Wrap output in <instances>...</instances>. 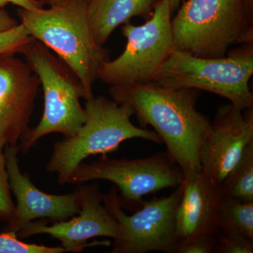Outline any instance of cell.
<instances>
[{"label":"cell","mask_w":253,"mask_h":253,"mask_svg":"<svg viewBox=\"0 0 253 253\" xmlns=\"http://www.w3.org/2000/svg\"><path fill=\"white\" fill-rule=\"evenodd\" d=\"M111 99L130 105L141 127L152 126L184 174L201 172V151L211 126L198 111L201 91L153 82L111 86Z\"/></svg>","instance_id":"cell-1"},{"label":"cell","mask_w":253,"mask_h":253,"mask_svg":"<svg viewBox=\"0 0 253 253\" xmlns=\"http://www.w3.org/2000/svg\"><path fill=\"white\" fill-rule=\"evenodd\" d=\"M88 0H62L48 9L18 7L16 14L28 34L51 49L70 66L83 84L84 99L94 97L93 86L109 52L96 44L89 24Z\"/></svg>","instance_id":"cell-2"},{"label":"cell","mask_w":253,"mask_h":253,"mask_svg":"<svg viewBox=\"0 0 253 253\" xmlns=\"http://www.w3.org/2000/svg\"><path fill=\"white\" fill-rule=\"evenodd\" d=\"M171 20L174 49L198 57L221 58L253 44V0H186Z\"/></svg>","instance_id":"cell-3"},{"label":"cell","mask_w":253,"mask_h":253,"mask_svg":"<svg viewBox=\"0 0 253 253\" xmlns=\"http://www.w3.org/2000/svg\"><path fill=\"white\" fill-rule=\"evenodd\" d=\"M84 109L85 122L74 135L54 145L46 165V170L56 174L60 185L69 183L75 169L86 158L116 151L123 141L140 138L163 144L154 131L131 122L134 111L130 105L98 96L86 100Z\"/></svg>","instance_id":"cell-4"},{"label":"cell","mask_w":253,"mask_h":253,"mask_svg":"<svg viewBox=\"0 0 253 253\" xmlns=\"http://www.w3.org/2000/svg\"><path fill=\"white\" fill-rule=\"evenodd\" d=\"M21 54L39 78L44 92L41 121L29 128L19 141L18 148L25 154L48 134L59 133L64 138L74 135L85 122L86 115L81 104V98L85 96L84 87L67 63L36 40Z\"/></svg>","instance_id":"cell-5"},{"label":"cell","mask_w":253,"mask_h":253,"mask_svg":"<svg viewBox=\"0 0 253 253\" xmlns=\"http://www.w3.org/2000/svg\"><path fill=\"white\" fill-rule=\"evenodd\" d=\"M253 74V44H243L221 58L198 57L174 49L151 82L168 87L208 91L246 110L253 109L250 86Z\"/></svg>","instance_id":"cell-6"},{"label":"cell","mask_w":253,"mask_h":253,"mask_svg":"<svg viewBox=\"0 0 253 253\" xmlns=\"http://www.w3.org/2000/svg\"><path fill=\"white\" fill-rule=\"evenodd\" d=\"M172 14L169 1L159 0L144 24L134 26L129 21L123 25L126 49L116 59L101 63L98 80L110 86L152 81L174 49Z\"/></svg>","instance_id":"cell-7"},{"label":"cell","mask_w":253,"mask_h":253,"mask_svg":"<svg viewBox=\"0 0 253 253\" xmlns=\"http://www.w3.org/2000/svg\"><path fill=\"white\" fill-rule=\"evenodd\" d=\"M184 172L167 152L138 159L102 158L91 163L82 162L68 184L106 180L116 184L122 208H140L143 196L166 188L181 185Z\"/></svg>","instance_id":"cell-8"},{"label":"cell","mask_w":253,"mask_h":253,"mask_svg":"<svg viewBox=\"0 0 253 253\" xmlns=\"http://www.w3.org/2000/svg\"><path fill=\"white\" fill-rule=\"evenodd\" d=\"M181 195L179 185L167 197H155L143 202L137 212L127 215L122 210L116 187L107 194H101L103 204L119 226V236L113 240L111 253H177L175 217Z\"/></svg>","instance_id":"cell-9"},{"label":"cell","mask_w":253,"mask_h":253,"mask_svg":"<svg viewBox=\"0 0 253 253\" xmlns=\"http://www.w3.org/2000/svg\"><path fill=\"white\" fill-rule=\"evenodd\" d=\"M76 191L80 206L77 214L67 220L52 223L51 225L43 220L31 221L18 231V239L48 234L59 240L61 246L69 252H81L90 246H111L109 241L87 242L88 240L96 237L115 240L119 236L118 221L103 204L99 185L81 184Z\"/></svg>","instance_id":"cell-10"},{"label":"cell","mask_w":253,"mask_h":253,"mask_svg":"<svg viewBox=\"0 0 253 253\" xmlns=\"http://www.w3.org/2000/svg\"><path fill=\"white\" fill-rule=\"evenodd\" d=\"M253 142V109L234 104L218 108L201 151V172L222 186L229 173Z\"/></svg>","instance_id":"cell-11"},{"label":"cell","mask_w":253,"mask_h":253,"mask_svg":"<svg viewBox=\"0 0 253 253\" xmlns=\"http://www.w3.org/2000/svg\"><path fill=\"white\" fill-rule=\"evenodd\" d=\"M16 146H8L4 150L10 189L16 198L14 211L3 229L5 232L18 231L37 219L57 222L67 220L80 211L78 194L76 189L67 194H46L38 189L27 174L21 172Z\"/></svg>","instance_id":"cell-12"},{"label":"cell","mask_w":253,"mask_h":253,"mask_svg":"<svg viewBox=\"0 0 253 253\" xmlns=\"http://www.w3.org/2000/svg\"><path fill=\"white\" fill-rule=\"evenodd\" d=\"M40 86L26 61L16 54L0 55V151L16 146L29 129Z\"/></svg>","instance_id":"cell-13"},{"label":"cell","mask_w":253,"mask_h":253,"mask_svg":"<svg viewBox=\"0 0 253 253\" xmlns=\"http://www.w3.org/2000/svg\"><path fill=\"white\" fill-rule=\"evenodd\" d=\"M184 175L182 195L175 217L177 249L194 240L217 234L225 196L222 187L213 184L202 172Z\"/></svg>","instance_id":"cell-14"},{"label":"cell","mask_w":253,"mask_h":253,"mask_svg":"<svg viewBox=\"0 0 253 253\" xmlns=\"http://www.w3.org/2000/svg\"><path fill=\"white\" fill-rule=\"evenodd\" d=\"M159 0H88L89 24L96 44L104 46L121 25L138 16L148 20Z\"/></svg>","instance_id":"cell-15"},{"label":"cell","mask_w":253,"mask_h":253,"mask_svg":"<svg viewBox=\"0 0 253 253\" xmlns=\"http://www.w3.org/2000/svg\"><path fill=\"white\" fill-rule=\"evenodd\" d=\"M218 230L253 241V202H241L224 196Z\"/></svg>","instance_id":"cell-16"},{"label":"cell","mask_w":253,"mask_h":253,"mask_svg":"<svg viewBox=\"0 0 253 253\" xmlns=\"http://www.w3.org/2000/svg\"><path fill=\"white\" fill-rule=\"evenodd\" d=\"M221 187L228 197L241 202H253V142L248 146Z\"/></svg>","instance_id":"cell-17"},{"label":"cell","mask_w":253,"mask_h":253,"mask_svg":"<svg viewBox=\"0 0 253 253\" xmlns=\"http://www.w3.org/2000/svg\"><path fill=\"white\" fill-rule=\"evenodd\" d=\"M34 40L19 23L16 27L0 32V55L21 54L25 47Z\"/></svg>","instance_id":"cell-18"},{"label":"cell","mask_w":253,"mask_h":253,"mask_svg":"<svg viewBox=\"0 0 253 253\" xmlns=\"http://www.w3.org/2000/svg\"><path fill=\"white\" fill-rule=\"evenodd\" d=\"M213 253H253V241L237 234L218 230Z\"/></svg>","instance_id":"cell-19"},{"label":"cell","mask_w":253,"mask_h":253,"mask_svg":"<svg viewBox=\"0 0 253 253\" xmlns=\"http://www.w3.org/2000/svg\"><path fill=\"white\" fill-rule=\"evenodd\" d=\"M4 151H0V221L9 222L14 211Z\"/></svg>","instance_id":"cell-20"},{"label":"cell","mask_w":253,"mask_h":253,"mask_svg":"<svg viewBox=\"0 0 253 253\" xmlns=\"http://www.w3.org/2000/svg\"><path fill=\"white\" fill-rule=\"evenodd\" d=\"M42 251V245L23 242L14 233L0 234V253H41Z\"/></svg>","instance_id":"cell-21"},{"label":"cell","mask_w":253,"mask_h":253,"mask_svg":"<svg viewBox=\"0 0 253 253\" xmlns=\"http://www.w3.org/2000/svg\"><path fill=\"white\" fill-rule=\"evenodd\" d=\"M215 235L194 240L179 246L177 253H212Z\"/></svg>","instance_id":"cell-22"},{"label":"cell","mask_w":253,"mask_h":253,"mask_svg":"<svg viewBox=\"0 0 253 253\" xmlns=\"http://www.w3.org/2000/svg\"><path fill=\"white\" fill-rule=\"evenodd\" d=\"M9 4L31 11L43 9L44 6L41 0H0V9H4Z\"/></svg>","instance_id":"cell-23"},{"label":"cell","mask_w":253,"mask_h":253,"mask_svg":"<svg viewBox=\"0 0 253 253\" xmlns=\"http://www.w3.org/2000/svg\"><path fill=\"white\" fill-rule=\"evenodd\" d=\"M19 23L4 9H0V32L8 31Z\"/></svg>","instance_id":"cell-24"},{"label":"cell","mask_w":253,"mask_h":253,"mask_svg":"<svg viewBox=\"0 0 253 253\" xmlns=\"http://www.w3.org/2000/svg\"><path fill=\"white\" fill-rule=\"evenodd\" d=\"M170 4L171 9H172V12L174 13L176 10L179 9V6L183 2L186 1V0H168Z\"/></svg>","instance_id":"cell-25"},{"label":"cell","mask_w":253,"mask_h":253,"mask_svg":"<svg viewBox=\"0 0 253 253\" xmlns=\"http://www.w3.org/2000/svg\"><path fill=\"white\" fill-rule=\"evenodd\" d=\"M41 1L44 5L46 4L49 6H52L59 4L62 0H41Z\"/></svg>","instance_id":"cell-26"}]
</instances>
